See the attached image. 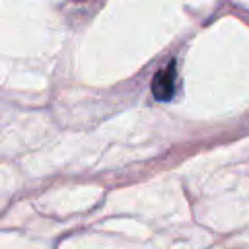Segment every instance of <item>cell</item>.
<instances>
[{"label":"cell","instance_id":"1","mask_svg":"<svg viewBox=\"0 0 249 249\" xmlns=\"http://www.w3.org/2000/svg\"><path fill=\"white\" fill-rule=\"evenodd\" d=\"M177 86V66L175 60H169L161 70L156 72L152 80V93L158 101H169L175 95Z\"/></svg>","mask_w":249,"mask_h":249}]
</instances>
